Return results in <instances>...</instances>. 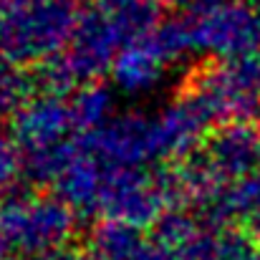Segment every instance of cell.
I'll return each instance as SVG.
<instances>
[{
  "mask_svg": "<svg viewBox=\"0 0 260 260\" xmlns=\"http://www.w3.org/2000/svg\"><path fill=\"white\" fill-rule=\"evenodd\" d=\"M162 23V0H88L79 13L69 58L81 81L111 71L116 56Z\"/></svg>",
  "mask_w": 260,
  "mask_h": 260,
  "instance_id": "cell-1",
  "label": "cell"
},
{
  "mask_svg": "<svg viewBox=\"0 0 260 260\" xmlns=\"http://www.w3.org/2000/svg\"><path fill=\"white\" fill-rule=\"evenodd\" d=\"M81 0H0V53L10 63H41L71 43Z\"/></svg>",
  "mask_w": 260,
  "mask_h": 260,
  "instance_id": "cell-2",
  "label": "cell"
},
{
  "mask_svg": "<svg viewBox=\"0 0 260 260\" xmlns=\"http://www.w3.org/2000/svg\"><path fill=\"white\" fill-rule=\"evenodd\" d=\"M0 230L28 258L56 255L74 238L76 212L58 197L8 192L0 202Z\"/></svg>",
  "mask_w": 260,
  "mask_h": 260,
  "instance_id": "cell-3",
  "label": "cell"
},
{
  "mask_svg": "<svg viewBox=\"0 0 260 260\" xmlns=\"http://www.w3.org/2000/svg\"><path fill=\"white\" fill-rule=\"evenodd\" d=\"M212 121L248 124L260 114V53L217 61L197 71L187 88Z\"/></svg>",
  "mask_w": 260,
  "mask_h": 260,
  "instance_id": "cell-4",
  "label": "cell"
},
{
  "mask_svg": "<svg viewBox=\"0 0 260 260\" xmlns=\"http://www.w3.org/2000/svg\"><path fill=\"white\" fill-rule=\"evenodd\" d=\"M192 51L217 61L260 53V10L253 3L233 0L197 15H187Z\"/></svg>",
  "mask_w": 260,
  "mask_h": 260,
  "instance_id": "cell-5",
  "label": "cell"
},
{
  "mask_svg": "<svg viewBox=\"0 0 260 260\" xmlns=\"http://www.w3.org/2000/svg\"><path fill=\"white\" fill-rule=\"evenodd\" d=\"M79 147L106 167H142L159 159L154 116L137 111L111 116L96 132L81 134Z\"/></svg>",
  "mask_w": 260,
  "mask_h": 260,
  "instance_id": "cell-6",
  "label": "cell"
},
{
  "mask_svg": "<svg viewBox=\"0 0 260 260\" xmlns=\"http://www.w3.org/2000/svg\"><path fill=\"white\" fill-rule=\"evenodd\" d=\"M165 207L167 202L154 174L142 172V167H106L99 215L142 230L147 225H157Z\"/></svg>",
  "mask_w": 260,
  "mask_h": 260,
  "instance_id": "cell-7",
  "label": "cell"
},
{
  "mask_svg": "<svg viewBox=\"0 0 260 260\" xmlns=\"http://www.w3.org/2000/svg\"><path fill=\"white\" fill-rule=\"evenodd\" d=\"M210 124H212V119L205 111V106L189 91L179 93L174 101H170L154 116L159 159H170V157L184 159V157H189Z\"/></svg>",
  "mask_w": 260,
  "mask_h": 260,
  "instance_id": "cell-8",
  "label": "cell"
},
{
  "mask_svg": "<svg viewBox=\"0 0 260 260\" xmlns=\"http://www.w3.org/2000/svg\"><path fill=\"white\" fill-rule=\"evenodd\" d=\"M69 129H74V119L61 96L41 93L13 116V137L23 152L66 142Z\"/></svg>",
  "mask_w": 260,
  "mask_h": 260,
  "instance_id": "cell-9",
  "label": "cell"
},
{
  "mask_svg": "<svg viewBox=\"0 0 260 260\" xmlns=\"http://www.w3.org/2000/svg\"><path fill=\"white\" fill-rule=\"evenodd\" d=\"M172 61L162 51V46L154 38V30L142 36L139 41L129 43L111 66V81L121 93L142 96L149 93L165 76V69Z\"/></svg>",
  "mask_w": 260,
  "mask_h": 260,
  "instance_id": "cell-10",
  "label": "cell"
},
{
  "mask_svg": "<svg viewBox=\"0 0 260 260\" xmlns=\"http://www.w3.org/2000/svg\"><path fill=\"white\" fill-rule=\"evenodd\" d=\"M205 154L222 182L240 179L260 165V134L248 124H225L207 142Z\"/></svg>",
  "mask_w": 260,
  "mask_h": 260,
  "instance_id": "cell-11",
  "label": "cell"
},
{
  "mask_svg": "<svg viewBox=\"0 0 260 260\" xmlns=\"http://www.w3.org/2000/svg\"><path fill=\"white\" fill-rule=\"evenodd\" d=\"M104 177H106V165H101L96 157L86 154L79 147L71 165L63 170L58 182L53 184L56 197L63 200L76 215H84V217L99 215V197H101Z\"/></svg>",
  "mask_w": 260,
  "mask_h": 260,
  "instance_id": "cell-12",
  "label": "cell"
},
{
  "mask_svg": "<svg viewBox=\"0 0 260 260\" xmlns=\"http://www.w3.org/2000/svg\"><path fill=\"white\" fill-rule=\"evenodd\" d=\"M260 210V172L225 182L220 192L200 210V220L207 228H222L235 220H250Z\"/></svg>",
  "mask_w": 260,
  "mask_h": 260,
  "instance_id": "cell-13",
  "label": "cell"
},
{
  "mask_svg": "<svg viewBox=\"0 0 260 260\" xmlns=\"http://www.w3.org/2000/svg\"><path fill=\"white\" fill-rule=\"evenodd\" d=\"M79 144L76 142H58L51 147L25 149L23 152V174L33 184H56L63 170L76 157Z\"/></svg>",
  "mask_w": 260,
  "mask_h": 260,
  "instance_id": "cell-14",
  "label": "cell"
},
{
  "mask_svg": "<svg viewBox=\"0 0 260 260\" xmlns=\"http://www.w3.org/2000/svg\"><path fill=\"white\" fill-rule=\"evenodd\" d=\"M71 119H74V129L79 132H96L99 126H104L111 119L114 111V91L99 84H86L79 91H74L71 101Z\"/></svg>",
  "mask_w": 260,
  "mask_h": 260,
  "instance_id": "cell-15",
  "label": "cell"
},
{
  "mask_svg": "<svg viewBox=\"0 0 260 260\" xmlns=\"http://www.w3.org/2000/svg\"><path fill=\"white\" fill-rule=\"evenodd\" d=\"M142 243L144 238L137 228L106 220L88 235V253L96 260H126Z\"/></svg>",
  "mask_w": 260,
  "mask_h": 260,
  "instance_id": "cell-16",
  "label": "cell"
},
{
  "mask_svg": "<svg viewBox=\"0 0 260 260\" xmlns=\"http://www.w3.org/2000/svg\"><path fill=\"white\" fill-rule=\"evenodd\" d=\"M33 84H36V88L41 93L61 96L63 99L66 93H71L74 88L79 86V84H84V81H81L74 61L69 58V53L61 51V53H56V56H51V58H46V61H41L36 66Z\"/></svg>",
  "mask_w": 260,
  "mask_h": 260,
  "instance_id": "cell-17",
  "label": "cell"
},
{
  "mask_svg": "<svg viewBox=\"0 0 260 260\" xmlns=\"http://www.w3.org/2000/svg\"><path fill=\"white\" fill-rule=\"evenodd\" d=\"M202 228H207L200 215H192V212H184V210H170L165 212L157 225H154V243L162 245L167 253H177L182 250Z\"/></svg>",
  "mask_w": 260,
  "mask_h": 260,
  "instance_id": "cell-18",
  "label": "cell"
},
{
  "mask_svg": "<svg viewBox=\"0 0 260 260\" xmlns=\"http://www.w3.org/2000/svg\"><path fill=\"white\" fill-rule=\"evenodd\" d=\"M33 74L18 69V63L0 61V119L15 116L33 93Z\"/></svg>",
  "mask_w": 260,
  "mask_h": 260,
  "instance_id": "cell-19",
  "label": "cell"
},
{
  "mask_svg": "<svg viewBox=\"0 0 260 260\" xmlns=\"http://www.w3.org/2000/svg\"><path fill=\"white\" fill-rule=\"evenodd\" d=\"M20 170H23V157L18 154V142L0 129V194H8Z\"/></svg>",
  "mask_w": 260,
  "mask_h": 260,
  "instance_id": "cell-20",
  "label": "cell"
},
{
  "mask_svg": "<svg viewBox=\"0 0 260 260\" xmlns=\"http://www.w3.org/2000/svg\"><path fill=\"white\" fill-rule=\"evenodd\" d=\"M167 5H172L177 10H187L189 15H197V13H205L210 8H217V5H225V3H233V0H162Z\"/></svg>",
  "mask_w": 260,
  "mask_h": 260,
  "instance_id": "cell-21",
  "label": "cell"
},
{
  "mask_svg": "<svg viewBox=\"0 0 260 260\" xmlns=\"http://www.w3.org/2000/svg\"><path fill=\"white\" fill-rule=\"evenodd\" d=\"M248 222H250V235L255 238V243H260V210L248 220Z\"/></svg>",
  "mask_w": 260,
  "mask_h": 260,
  "instance_id": "cell-22",
  "label": "cell"
},
{
  "mask_svg": "<svg viewBox=\"0 0 260 260\" xmlns=\"http://www.w3.org/2000/svg\"><path fill=\"white\" fill-rule=\"evenodd\" d=\"M58 260H96L91 253H71V255H58Z\"/></svg>",
  "mask_w": 260,
  "mask_h": 260,
  "instance_id": "cell-23",
  "label": "cell"
},
{
  "mask_svg": "<svg viewBox=\"0 0 260 260\" xmlns=\"http://www.w3.org/2000/svg\"><path fill=\"white\" fill-rule=\"evenodd\" d=\"M8 248H10V243H8L5 233L0 230V260H5V255H8Z\"/></svg>",
  "mask_w": 260,
  "mask_h": 260,
  "instance_id": "cell-24",
  "label": "cell"
},
{
  "mask_svg": "<svg viewBox=\"0 0 260 260\" xmlns=\"http://www.w3.org/2000/svg\"><path fill=\"white\" fill-rule=\"evenodd\" d=\"M25 260H58V255H38V258H25Z\"/></svg>",
  "mask_w": 260,
  "mask_h": 260,
  "instance_id": "cell-25",
  "label": "cell"
},
{
  "mask_svg": "<svg viewBox=\"0 0 260 260\" xmlns=\"http://www.w3.org/2000/svg\"><path fill=\"white\" fill-rule=\"evenodd\" d=\"M253 5H255V8H258V10H260V0H253Z\"/></svg>",
  "mask_w": 260,
  "mask_h": 260,
  "instance_id": "cell-26",
  "label": "cell"
}]
</instances>
